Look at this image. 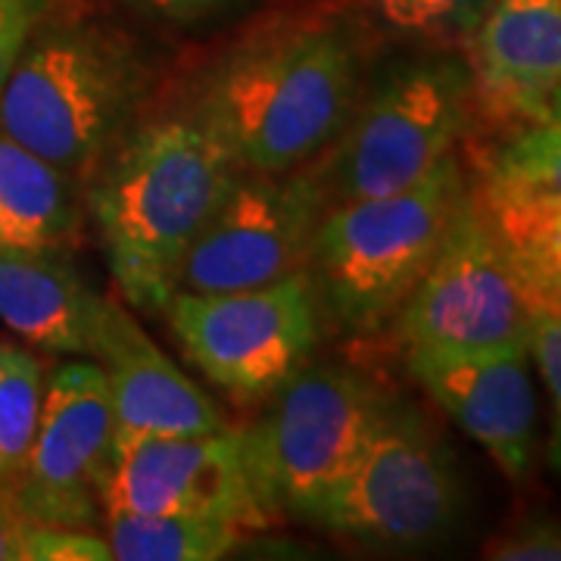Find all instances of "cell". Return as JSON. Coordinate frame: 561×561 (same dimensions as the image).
I'll return each instance as SVG.
<instances>
[{"instance_id": "8", "label": "cell", "mask_w": 561, "mask_h": 561, "mask_svg": "<svg viewBox=\"0 0 561 561\" xmlns=\"http://www.w3.org/2000/svg\"><path fill=\"white\" fill-rule=\"evenodd\" d=\"M162 312L187 362L238 402L272 397L309 365L324 328L306 268L231 294L175 290Z\"/></svg>"}, {"instance_id": "18", "label": "cell", "mask_w": 561, "mask_h": 561, "mask_svg": "<svg viewBox=\"0 0 561 561\" xmlns=\"http://www.w3.org/2000/svg\"><path fill=\"white\" fill-rule=\"evenodd\" d=\"M474 197L530 297L561 306V203L486 184Z\"/></svg>"}, {"instance_id": "28", "label": "cell", "mask_w": 561, "mask_h": 561, "mask_svg": "<svg viewBox=\"0 0 561 561\" xmlns=\"http://www.w3.org/2000/svg\"><path fill=\"white\" fill-rule=\"evenodd\" d=\"M25 534L28 522L0 496V561H25Z\"/></svg>"}, {"instance_id": "4", "label": "cell", "mask_w": 561, "mask_h": 561, "mask_svg": "<svg viewBox=\"0 0 561 561\" xmlns=\"http://www.w3.org/2000/svg\"><path fill=\"white\" fill-rule=\"evenodd\" d=\"M465 191L459 157L449 153L405 191L331 203L306 262L324 321L353 337L390 328L437 256Z\"/></svg>"}, {"instance_id": "13", "label": "cell", "mask_w": 561, "mask_h": 561, "mask_svg": "<svg viewBox=\"0 0 561 561\" xmlns=\"http://www.w3.org/2000/svg\"><path fill=\"white\" fill-rule=\"evenodd\" d=\"M527 359L530 350H405V368L421 390L515 483L537 465V393Z\"/></svg>"}, {"instance_id": "9", "label": "cell", "mask_w": 561, "mask_h": 561, "mask_svg": "<svg viewBox=\"0 0 561 561\" xmlns=\"http://www.w3.org/2000/svg\"><path fill=\"white\" fill-rule=\"evenodd\" d=\"M534 302L468 187L437 256L390 328L402 350H530Z\"/></svg>"}, {"instance_id": "17", "label": "cell", "mask_w": 561, "mask_h": 561, "mask_svg": "<svg viewBox=\"0 0 561 561\" xmlns=\"http://www.w3.org/2000/svg\"><path fill=\"white\" fill-rule=\"evenodd\" d=\"M81 228V181L0 131V243L72 253Z\"/></svg>"}, {"instance_id": "14", "label": "cell", "mask_w": 561, "mask_h": 561, "mask_svg": "<svg viewBox=\"0 0 561 561\" xmlns=\"http://www.w3.org/2000/svg\"><path fill=\"white\" fill-rule=\"evenodd\" d=\"M461 47L474 116L502 135L540 122L561 101V0H493Z\"/></svg>"}, {"instance_id": "11", "label": "cell", "mask_w": 561, "mask_h": 561, "mask_svg": "<svg viewBox=\"0 0 561 561\" xmlns=\"http://www.w3.org/2000/svg\"><path fill=\"white\" fill-rule=\"evenodd\" d=\"M113 402L94 359H69L47 371L38 434L13 490L25 522L101 530L103 483L113 459Z\"/></svg>"}, {"instance_id": "12", "label": "cell", "mask_w": 561, "mask_h": 561, "mask_svg": "<svg viewBox=\"0 0 561 561\" xmlns=\"http://www.w3.org/2000/svg\"><path fill=\"white\" fill-rule=\"evenodd\" d=\"M103 512L194 515L262 530L275 512L247 459L243 431L184 437H113Z\"/></svg>"}, {"instance_id": "2", "label": "cell", "mask_w": 561, "mask_h": 561, "mask_svg": "<svg viewBox=\"0 0 561 561\" xmlns=\"http://www.w3.org/2000/svg\"><path fill=\"white\" fill-rule=\"evenodd\" d=\"M243 169L191 110L140 122L88 181L98 225L122 297L162 312L203 225Z\"/></svg>"}, {"instance_id": "7", "label": "cell", "mask_w": 561, "mask_h": 561, "mask_svg": "<svg viewBox=\"0 0 561 561\" xmlns=\"http://www.w3.org/2000/svg\"><path fill=\"white\" fill-rule=\"evenodd\" d=\"M465 486L456 456L415 405L390 397L319 527L375 552H421L456 534Z\"/></svg>"}, {"instance_id": "20", "label": "cell", "mask_w": 561, "mask_h": 561, "mask_svg": "<svg viewBox=\"0 0 561 561\" xmlns=\"http://www.w3.org/2000/svg\"><path fill=\"white\" fill-rule=\"evenodd\" d=\"M47 365L22 341L0 337V496L20 483L44 409Z\"/></svg>"}, {"instance_id": "1", "label": "cell", "mask_w": 561, "mask_h": 561, "mask_svg": "<svg viewBox=\"0 0 561 561\" xmlns=\"http://www.w3.org/2000/svg\"><path fill=\"white\" fill-rule=\"evenodd\" d=\"M362 98L356 28L331 13L265 25L206 76L191 113L243 172L278 175L316 162Z\"/></svg>"}, {"instance_id": "27", "label": "cell", "mask_w": 561, "mask_h": 561, "mask_svg": "<svg viewBox=\"0 0 561 561\" xmlns=\"http://www.w3.org/2000/svg\"><path fill=\"white\" fill-rule=\"evenodd\" d=\"M135 13L165 25H201L243 7L247 0H122Z\"/></svg>"}, {"instance_id": "23", "label": "cell", "mask_w": 561, "mask_h": 561, "mask_svg": "<svg viewBox=\"0 0 561 561\" xmlns=\"http://www.w3.org/2000/svg\"><path fill=\"white\" fill-rule=\"evenodd\" d=\"M530 356L540 368V378L552 402V427H549L546 456H549V468L561 478V306L534 302Z\"/></svg>"}, {"instance_id": "22", "label": "cell", "mask_w": 561, "mask_h": 561, "mask_svg": "<svg viewBox=\"0 0 561 561\" xmlns=\"http://www.w3.org/2000/svg\"><path fill=\"white\" fill-rule=\"evenodd\" d=\"M493 0H356L383 35L424 47L465 44Z\"/></svg>"}, {"instance_id": "3", "label": "cell", "mask_w": 561, "mask_h": 561, "mask_svg": "<svg viewBox=\"0 0 561 561\" xmlns=\"http://www.w3.org/2000/svg\"><path fill=\"white\" fill-rule=\"evenodd\" d=\"M144 91L131 41L50 7L0 94V131L88 184L135 128Z\"/></svg>"}, {"instance_id": "26", "label": "cell", "mask_w": 561, "mask_h": 561, "mask_svg": "<svg viewBox=\"0 0 561 561\" xmlns=\"http://www.w3.org/2000/svg\"><path fill=\"white\" fill-rule=\"evenodd\" d=\"M50 7L54 0H0V94L22 57V47Z\"/></svg>"}, {"instance_id": "5", "label": "cell", "mask_w": 561, "mask_h": 561, "mask_svg": "<svg viewBox=\"0 0 561 561\" xmlns=\"http://www.w3.org/2000/svg\"><path fill=\"white\" fill-rule=\"evenodd\" d=\"M474 119L471 72L456 54H421L393 62L362 88L353 116L319 162L328 201L383 197L419 184Z\"/></svg>"}, {"instance_id": "21", "label": "cell", "mask_w": 561, "mask_h": 561, "mask_svg": "<svg viewBox=\"0 0 561 561\" xmlns=\"http://www.w3.org/2000/svg\"><path fill=\"white\" fill-rule=\"evenodd\" d=\"M481 184L561 203V101L549 116L502 138Z\"/></svg>"}, {"instance_id": "6", "label": "cell", "mask_w": 561, "mask_h": 561, "mask_svg": "<svg viewBox=\"0 0 561 561\" xmlns=\"http://www.w3.org/2000/svg\"><path fill=\"white\" fill-rule=\"evenodd\" d=\"M383 393L350 365H302L272 393L253 427H243L247 459L268 508L319 524L356 468L381 419Z\"/></svg>"}, {"instance_id": "15", "label": "cell", "mask_w": 561, "mask_h": 561, "mask_svg": "<svg viewBox=\"0 0 561 561\" xmlns=\"http://www.w3.org/2000/svg\"><path fill=\"white\" fill-rule=\"evenodd\" d=\"M94 362L106 375L116 440L184 437L231 427L219 402L191 381L131 319L119 300L103 297Z\"/></svg>"}, {"instance_id": "16", "label": "cell", "mask_w": 561, "mask_h": 561, "mask_svg": "<svg viewBox=\"0 0 561 561\" xmlns=\"http://www.w3.org/2000/svg\"><path fill=\"white\" fill-rule=\"evenodd\" d=\"M101 306L69 250L0 243V324L32 350L94 359Z\"/></svg>"}, {"instance_id": "19", "label": "cell", "mask_w": 561, "mask_h": 561, "mask_svg": "<svg viewBox=\"0 0 561 561\" xmlns=\"http://www.w3.org/2000/svg\"><path fill=\"white\" fill-rule=\"evenodd\" d=\"M101 530L119 561H219L250 537V530L216 518L135 512H103Z\"/></svg>"}, {"instance_id": "10", "label": "cell", "mask_w": 561, "mask_h": 561, "mask_svg": "<svg viewBox=\"0 0 561 561\" xmlns=\"http://www.w3.org/2000/svg\"><path fill=\"white\" fill-rule=\"evenodd\" d=\"M319 162L294 172H243L179 268L175 290L231 294L302 272L324 209Z\"/></svg>"}, {"instance_id": "25", "label": "cell", "mask_w": 561, "mask_h": 561, "mask_svg": "<svg viewBox=\"0 0 561 561\" xmlns=\"http://www.w3.org/2000/svg\"><path fill=\"white\" fill-rule=\"evenodd\" d=\"M110 542L98 530L32 524L25 534V561H110Z\"/></svg>"}, {"instance_id": "24", "label": "cell", "mask_w": 561, "mask_h": 561, "mask_svg": "<svg viewBox=\"0 0 561 561\" xmlns=\"http://www.w3.org/2000/svg\"><path fill=\"white\" fill-rule=\"evenodd\" d=\"M493 561H561V518L527 515L483 546Z\"/></svg>"}]
</instances>
